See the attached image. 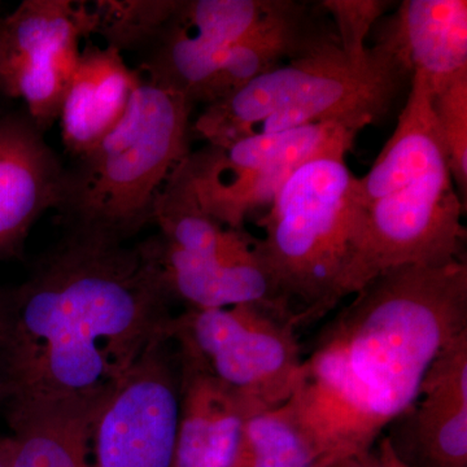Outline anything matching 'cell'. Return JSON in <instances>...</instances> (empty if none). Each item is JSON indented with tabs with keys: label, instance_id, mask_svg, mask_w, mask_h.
<instances>
[{
	"label": "cell",
	"instance_id": "1",
	"mask_svg": "<svg viewBox=\"0 0 467 467\" xmlns=\"http://www.w3.org/2000/svg\"><path fill=\"white\" fill-rule=\"evenodd\" d=\"M171 299L155 236L70 229L7 294L5 402L104 400L159 340Z\"/></svg>",
	"mask_w": 467,
	"mask_h": 467
},
{
	"label": "cell",
	"instance_id": "2",
	"mask_svg": "<svg viewBox=\"0 0 467 467\" xmlns=\"http://www.w3.org/2000/svg\"><path fill=\"white\" fill-rule=\"evenodd\" d=\"M352 296L303 359L288 400L328 467L371 450L467 331L466 261L395 267Z\"/></svg>",
	"mask_w": 467,
	"mask_h": 467
},
{
	"label": "cell",
	"instance_id": "3",
	"mask_svg": "<svg viewBox=\"0 0 467 467\" xmlns=\"http://www.w3.org/2000/svg\"><path fill=\"white\" fill-rule=\"evenodd\" d=\"M410 79L395 130L370 171L350 187L340 300L387 270L462 259L465 202L451 178L431 94L422 79Z\"/></svg>",
	"mask_w": 467,
	"mask_h": 467
},
{
	"label": "cell",
	"instance_id": "4",
	"mask_svg": "<svg viewBox=\"0 0 467 467\" xmlns=\"http://www.w3.org/2000/svg\"><path fill=\"white\" fill-rule=\"evenodd\" d=\"M409 76L383 43L362 60L347 57L337 41L325 43L207 106L192 131L213 146L310 125L358 134L386 116Z\"/></svg>",
	"mask_w": 467,
	"mask_h": 467
},
{
	"label": "cell",
	"instance_id": "5",
	"mask_svg": "<svg viewBox=\"0 0 467 467\" xmlns=\"http://www.w3.org/2000/svg\"><path fill=\"white\" fill-rule=\"evenodd\" d=\"M192 101L144 79L121 121L66 171L60 209L70 229L128 242L152 223L153 202L189 150Z\"/></svg>",
	"mask_w": 467,
	"mask_h": 467
},
{
	"label": "cell",
	"instance_id": "6",
	"mask_svg": "<svg viewBox=\"0 0 467 467\" xmlns=\"http://www.w3.org/2000/svg\"><path fill=\"white\" fill-rule=\"evenodd\" d=\"M346 158L331 152L301 164L259 221L265 236L254 239V254L299 328L340 303L356 178Z\"/></svg>",
	"mask_w": 467,
	"mask_h": 467
},
{
	"label": "cell",
	"instance_id": "7",
	"mask_svg": "<svg viewBox=\"0 0 467 467\" xmlns=\"http://www.w3.org/2000/svg\"><path fill=\"white\" fill-rule=\"evenodd\" d=\"M297 330L285 310L241 304L186 309L171 318L169 337L181 361L266 410L296 389L304 359Z\"/></svg>",
	"mask_w": 467,
	"mask_h": 467
},
{
	"label": "cell",
	"instance_id": "8",
	"mask_svg": "<svg viewBox=\"0 0 467 467\" xmlns=\"http://www.w3.org/2000/svg\"><path fill=\"white\" fill-rule=\"evenodd\" d=\"M356 135L337 124L250 135L187 153L174 173L205 213L230 229L244 230L245 220L269 207L301 164L325 153L348 155Z\"/></svg>",
	"mask_w": 467,
	"mask_h": 467
},
{
	"label": "cell",
	"instance_id": "9",
	"mask_svg": "<svg viewBox=\"0 0 467 467\" xmlns=\"http://www.w3.org/2000/svg\"><path fill=\"white\" fill-rule=\"evenodd\" d=\"M94 5L76 0H24L0 20V94L26 104L43 133L58 119L81 43L97 34Z\"/></svg>",
	"mask_w": 467,
	"mask_h": 467
},
{
	"label": "cell",
	"instance_id": "10",
	"mask_svg": "<svg viewBox=\"0 0 467 467\" xmlns=\"http://www.w3.org/2000/svg\"><path fill=\"white\" fill-rule=\"evenodd\" d=\"M180 405V358L164 337L104 401L95 425L94 467H173Z\"/></svg>",
	"mask_w": 467,
	"mask_h": 467
},
{
	"label": "cell",
	"instance_id": "11",
	"mask_svg": "<svg viewBox=\"0 0 467 467\" xmlns=\"http://www.w3.org/2000/svg\"><path fill=\"white\" fill-rule=\"evenodd\" d=\"M386 436L410 467H467V331L439 353L417 400ZM393 422V423H395Z\"/></svg>",
	"mask_w": 467,
	"mask_h": 467
},
{
	"label": "cell",
	"instance_id": "12",
	"mask_svg": "<svg viewBox=\"0 0 467 467\" xmlns=\"http://www.w3.org/2000/svg\"><path fill=\"white\" fill-rule=\"evenodd\" d=\"M66 168L26 110L0 117V260L16 256L34 223L60 207Z\"/></svg>",
	"mask_w": 467,
	"mask_h": 467
},
{
	"label": "cell",
	"instance_id": "13",
	"mask_svg": "<svg viewBox=\"0 0 467 467\" xmlns=\"http://www.w3.org/2000/svg\"><path fill=\"white\" fill-rule=\"evenodd\" d=\"M317 7L290 0H275L265 18L223 54L216 72L202 88L198 103L207 106L226 99L257 77L325 43L337 41V33L324 26Z\"/></svg>",
	"mask_w": 467,
	"mask_h": 467
},
{
	"label": "cell",
	"instance_id": "14",
	"mask_svg": "<svg viewBox=\"0 0 467 467\" xmlns=\"http://www.w3.org/2000/svg\"><path fill=\"white\" fill-rule=\"evenodd\" d=\"M140 81L112 46L82 48L57 119L67 152L79 159L94 150L121 121Z\"/></svg>",
	"mask_w": 467,
	"mask_h": 467
},
{
	"label": "cell",
	"instance_id": "15",
	"mask_svg": "<svg viewBox=\"0 0 467 467\" xmlns=\"http://www.w3.org/2000/svg\"><path fill=\"white\" fill-rule=\"evenodd\" d=\"M379 42L435 94L467 70V2L405 0Z\"/></svg>",
	"mask_w": 467,
	"mask_h": 467
},
{
	"label": "cell",
	"instance_id": "16",
	"mask_svg": "<svg viewBox=\"0 0 467 467\" xmlns=\"http://www.w3.org/2000/svg\"><path fill=\"white\" fill-rule=\"evenodd\" d=\"M180 367L173 467H232L245 420L264 409L181 359Z\"/></svg>",
	"mask_w": 467,
	"mask_h": 467
},
{
	"label": "cell",
	"instance_id": "17",
	"mask_svg": "<svg viewBox=\"0 0 467 467\" xmlns=\"http://www.w3.org/2000/svg\"><path fill=\"white\" fill-rule=\"evenodd\" d=\"M104 400L5 402L9 467H94V431Z\"/></svg>",
	"mask_w": 467,
	"mask_h": 467
},
{
	"label": "cell",
	"instance_id": "18",
	"mask_svg": "<svg viewBox=\"0 0 467 467\" xmlns=\"http://www.w3.org/2000/svg\"><path fill=\"white\" fill-rule=\"evenodd\" d=\"M162 279L171 299L186 309H221L241 304H267L285 310L259 259L223 261L178 250L155 235ZM294 318V317H292Z\"/></svg>",
	"mask_w": 467,
	"mask_h": 467
},
{
	"label": "cell",
	"instance_id": "19",
	"mask_svg": "<svg viewBox=\"0 0 467 467\" xmlns=\"http://www.w3.org/2000/svg\"><path fill=\"white\" fill-rule=\"evenodd\" d=\"M152 223L160 238L178 250L234 263L256 259L250 234L223 226L205 213L174 171L153 202Z\"/></svg>",
	"mask_w": 467,
	"mask_h": 467
},
{
	"label": "cell",
	"instance_id": "20",
	"mask_svg": "<svg viewBox=\"0 0 467 467\" xmlns=\"http://www.w3.org/2000/svg\"><path fill=\"white\" fill-rule=\"evenodd\" d=\"M232 467H328L290 402L252 414Z\"/></svg>",
	"mask_w": 467,
	"mask_h": 467
},
{
	"label": "cell",
	"instance_id": "21",
	"mask_svg": "<svg viewBox=\"0 0 467 467\" xmlns=\"http://www.w3.org/2000/svg\"><path fill=\"white\" fill-rule=\"evenodd\" d=\"M275 0H190L180 2L174 20L223 47L248 36L275 7Z\"/></svg>",
	"mask_w": 467,
	"mask_h": 467
},
{
	"label": "cell",
	"instance_id": "22",
	"mask_svg": "<svg viewBox=\"0 0 467 467\" xmlns=\"http://www.w3.org/2000/svg\"><path fill=\"white\" fill-rule=\"evenodd\" d=\"M180 2H95L98 17L97 34L109 46L122 51L137 43L158 36L177 12Z\"/></svg>",
	"mask_w": 467,
	"mask_h": 467
},
{
	"label": "cell",
	"instance_id": "23",
	"mask_svg": "<svg viewBox=\"0 0 467 467\" xmlns=\"http://www.w3.org/2000/svg\"><path fill=\"white\" fill-rule=\"evenodd\" d=\"M432 110L447 153L451 178L466 202L467 193V70L431 94Z\"/></svg>",
	"mask_w": 467,
	"mask_h": 467
},
{
	"label": "cell",
	"instance_id": "24",
	"mask_svg": "<svg viewBox=\"0 0 467 467\" xmlns=\"http://www.w3.org/2000/svg\"><path fill=\"white\" fill-rule=\"evenodd\" d=\"M319 5L333 20L337 42L344 54L352 60H362L370 50L365 41L371 27L391 3L387 0H324Z\"/></svg>",
	"mask_w": 467,
	"mask_h": 467
},
{
	"label": "cell",
	"instance_id": "25",
	"mask_svg": "<svg viewBox=\"0 0 467 467\" xmlns=\"http://www.w3.org/2000/svg\"><path fill=\"white\" fill-rule=\"evenodd\" d=\"M7 294L0 288V402L7 398V368H5V337H7Z\"/></svg>",
	"mask_w": 467,
	"mask_h": 467
},
{
	"label": "cell",
	"instance_id": "26",
	"mask_svg": "<svg viewBox=\"0 0 467 467\" xmlns=\"http://www.w3.org/2000/svg\"><path fill=\"white\" fill-rule=\"evenodd\" d=\"M337 467H389L386 461H384L378 442L371 450L362 451V453L356 454V456L349 457L344 460Z\"/></svg>",
	"mask_w": 467,
	"mask_h": 467
},
{
	"label": "cell",
	"instance_id": "27",
	"mask_svg": "<svg viewBox=\"0 0 467 467\" xmlns=\"http://www.w3.org/2000/svg\"><path fill=\"white\" fill-rule=\"evenodd\" d=\"M378 448H379L380 453H382L384 461H386L387 466L389 467H410L407 463L402 462L395 451H393L391 444H389V439H380L378 442Z\"/></svg>",
	"mask_w": 467,
	"mask_h": 467
},
{
	"label": "cell",
	"instance_id": "28",
	"mask_svg": "<svg viewBox=\"0 0 467 467\" xmlns=\"http://www.w3.org/2000/svg\"><path fill=\"white\" fill-rule=\"evenodd\" d=\"M11 456V439L9 436H0V467H9Z\"/></svg>",
	"mask_w": 467,
	"mask_h": 467
},
{
	"label": "cell",
	"instance_id": "29",
	"mask_svg": "<svg viewBox=\"0 0 467 467\" xmlns=\"http://www.w3.org/2000/svg\"><path fill=\"white\" fill-rule=\"evenodd\" d=\"M0 20H2V15H0ZM0 98H3L2 94H0Z\"/></svg>",
	"mask_w": 467,
	"mask_h": 467
}]
</instances>
